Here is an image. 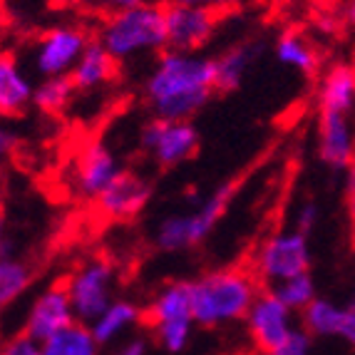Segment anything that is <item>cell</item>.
I'll use <instances>...</instances> for the list:
<instances>
[{"label":"cell","instance_id":"cell-1","mask_svg":"<svg viewBox=\"0 0 355 355\" xmlns=\"http://www.w3.org/2000/svg\"><path fill=\"white\" fill-rule=\"evenodd\" d=\"M216 92V67L211 58L164 50L157 55L144 83V100L154 117L189 122Z\"/></svg>","mask_w":355,"mask_h":355},{"label":"cell","instance_id":"cell-2","mask_svg":"<svg viewBox=\"0 0 355 355\" xmlns=\"http://www.w3.org/2000/svg\"><path fill=\"white\" fill-rule=\"evenodd\" d=\"M261 293L256 273L243 268H221L191 281V311L202 328H219L243 320Z\"/></svg>","mask_w":355,"mask_h":355},{"label":"cell","instance_id":"cell-3","mask_svg":"<svg viewBox=\"0 0 355 355\" xmlns=\"http://www.w3.org/2000/svg\"><path fill=\"white\" fill-rule=\"evenodd\" d=\"M97 42L117 62L130 60L135 55L164 53L166 50V28H164V6H142L130 10L112 12L100 25Z\"/></svg>","mask_w":355,"mask_h":355},{"label":"cell","instance_id":"cell-4","mask_svg":"<svg viewBox=\"0 0 355 355\" xmlns=\"http://www.w3.org/2000/svg\"><path fill=\"white\" fill-rule=\"evenodd\" d=\"M157 343L166 353H182L191 340L194 311H191V281H174L154 296L144 313Z\"/></svg>","mask_w":355,"mask_h":355},{"label":"cell","instance_id":"cell-5","mask_svg":"<svg viewBox=\"0 0 355 355\" xmlns=\"http://www.w3.org/2000/svg\"><path fill=\"white\" fill-rule=\"evenodd\" d=\"M311 271V243L308 234L284 229L263 239L254 256V273L261 284L276 286L286 279Z\"/></svg>","mask_w":355,"mask_h":355},{"label":"cell","instance_id":"cell-6","mask_svg":"<svg viewBox=\"0 0 355 355\" xmlns=\"http://www.w3.org/2000/svg\"><path fill=\"white\" fill-rule=\"evenodd\" d=\"M70 293L72 311L77 323L89 326L97 315L105 311L112 298L114 288V266L107 259H89L83 266H77L75 273L65 281Z\"/></svg>","mask_w":355,"mask_h":355},{"label":"cell","instance_id":"cell-7","mask_svg":"<svg viewBox=\"0 0 355 355\" xmlns=\"http://www.w3.org/2000/svg\"><path fill=\"white\" fill-rule=\"evenodd\" d=\"M139 144L162 169L189 162L199 152V132L191 122H172L154 117L142 127Z\"/></svg>","mask_w":355,"mask_h":355},{"label":"cell","instance_id":"cell-8","mask_svg":"<svg viewBox=\"0 0 355 355\" xmlns=\"http://www.w3.org/2000/svg\"><path fill=\"white\" fill-rule=\"evenodd\" d=\"M243 323H246L251 343L261 353H276L288 340L291 333L298 328L293 323V311L271 288L261 291L256 296L254 306L249 308Z\"/></svg>","mask_w":355,"mask_h":355},{"label":"cell","instance_id":"cell-9","mask_svg":"<svg viewBox=\"0 0 355 355\" xmlns=\"http://www.w3.org/2000/svg\"><path fill=\"white\" fill-rule=\"evenodd\" d=\"M219 12L207 8L179 6L169 3L164 6V28H166V50L177 53H196L216 33Z\"/></svg>","mask_w":355,"mask_h":355},{"label":"cell","instance_id":"cell-10","mask_svg":"<svg viewBox=\"0 0 355 355\" xmlns=\"http://www.w3.org/2000/svg\"><path fill=\"white\" fill-rule=\"evenodd\" d=\"M87 45L89 35L75 25H58L45 30L35 45V70L42 77L70 75Z\"/></svg>","mask_w":355,"mask_h":355},{"label":"cell","instance_id":"cell-11","mask_svg":"<svg viewBox=\"0 0 355 355\" xmlns=\"http://www.w3.org/2000/svg\"><path fill=\"white\" fill-rule=\"evenodd\" d=\"M72 323H77V318L75 311H72L67 284H53L50 288L42 291L30 306L28 318H25V333L45 343L48 338L58 336L60 331L70 328Z\"/></svg>","mask_w":355,"mask_h":355},{"label":"cell","instance_id":"cell-12","mask_svg":"<svg viewBox=\"0 0 355 355\" xmlns=\"http://www.w3.org/2000/svg\"><path fill=\"white\" fill-rule=\"evenodd\" d=\"M318 159L336 172H345L355 162V122L350 114H318Z\"/></svg>","mask_w":355,"mask_h":355},{"label":"cell","instance_id":"cell-13","mask_svg":"<svg viewBox=\"0 0 355 355\" xmlns=\"http://www.w3.org/2000/svg\"><path fill=\"white\" fill-rule=\"evenodd\" d=\"M152 199V184L144 177L135 172H119L105 191L95 199L100 214L110 216V219H130L137 216Z\"/></svg>","mask_w":355,"mask_h":355},{"label":"cell","instance_id":"cell-14","mask_svg":"<svg viewBox=\"0 0 355 355\" xmlns=\"http://www.w3.org/2000/svg\"><path fill=\"white\" fill-rule=\"evenodd\" d=\"M122 172L117 157L102 142H89L77 159V189L87 199H97Z\"/></svg>","mask_w":355,"mask_h":355},{"label":"cell","instance_id":"cell-15","mask_svg":"<svg viewBox=\"0 0 355 355\" xmlns=\"http://www.w3.org/2000/svg\"><path fill=\"white\" fill-rule=\"evenodd\" d=\"M318 112H343L355 110V67L338 62L323 72L318 83Z\"/></svg>","mask_w":355,"mask_h":355},{"label":"cell","instance_id":"cell-16","mask_svg":"<svg viewBox=\"0 0 355 355\" xmlns=\"http://www.w3.org/2000/svg\"><path fill=\"white\" fill-rule=\"evenodd\" d=\"M35 87L20 70L18 60L0 53V117H20L33 105Z\"/></svg>","mask_w":355,"mask_h":355},{"label":"cell","instance_id":"cell-17","mask_svg":"<svg viewBox=\"0 0 355 355\" xmlns=\"http://www.w3.org/2000/svg\"><path fill=\"white\" fill-rule=\"evenodd\" d=\"M117 75V60L107 53L97 40H89L83 58L72 67L70 80L77 92H95L102 85L112 83Z\"/></svg>","mask_w":355,"mask_h":355},{"label":"cell","instance_id":"cell-18","mask_svg":"<svg viewBox=\"0 0 355 355\" xmlns=\"http://www.w3.org/2000/svg\"><path fill=\"white\" fill-rule=\"evenodd\" d=\"M236 191H239L236 179L224 182L219 189H214V194L209 196L207 202L199 204V209H194L191 214H184V224H187V234H189V246L202 243L211 234L214 226L219 224V219L224 216L226 209H229L231 199L236 196Z\"/></svg>","mask_w":355,"mask_h":355},{"label":"cell","instance_id":"cell-19","mask_svg":"<svg viewBox=\"0 0 355 355\" xmlns=\"http://www.w3.org/2000/svg\"><path fill=\"white\" fill-rule=\"evenodd\" d=\"M261 55V42L256 40H243L231 45L229 50L214 60L216 67V92H234L241 87V83L246 80L249 70L254 67L256 58Z\"/></svg>","mask_w":355,"mask_h":355},{"label":"cell","instance_id":"cell-20","mask_svg":"<svg viewBox=\"0 0 355 355\" xmlns=\"http://www.w3.org/2000/svg\"><path fill=\"white\" fill-rule=\"evenodd\" d=\"M144 318V311L137 303L127 301V298H114L110 306L89 323V331L95 336V340L100 345H107L117 340L125 331H130L132 326H137Z\"/></svg>","mask_w":355,"mask_h":355},{"label":"cell","instance_id":"cell-21","mask_svg":"<svg viewBox=\"0 0 355 355\" xmlns=\"http://www.w3.org/2000/svg\"><path fill=\"white\" fill-rule=\"evenodd\" d=\"M273 55L281 65L288 67V70H296L301 75H315L320 67L318 50L308 42L306 35H301L298 30H286L276 37V45H273Z\"/></svg>","mask_w":355,"mask_h":355},{"label":"cell","instance_id":"cell-22","mask_svg":"<svg viewBox=\"0 0 355 355\" xmlns=\"http://www.w3.org/2000/svg\"><path fill=\"white\" fill-rule=\"evenodd\" d=\"M35 281V268L28 261L0 259V313L18 301Z\"/></svg>","mask_w":355,"mask_h":355},{"label":"cell","instance_id":"cell-23","mask_svg":"<svg viewBox=\"0 0 355 355\" xmlns=\"http://www.w3.org/2000/svg\"><path fill=\"white\" fill-rule=\"evenodd\" d=\"M100 343L95 340L89 326L72 323L70 328L60 331L58 336L48 338L42 343V355H97Z\"/></svg>","mask_w":355,"mask_h":355},{"label":"cell","instance_id":"cell-24","mask_svg":"<svg viewBox=\"0 0 355 355\" xmlns=\"http://www.w3.org/2000/svg\"><path fill=\"white\" fill-rule=\"evenodd\" d=\"M343 308L345 306H338L328 298H315L301 311V328L313 338H336Z\"/></svg>","mask_w":355,"mask_h":355},{"label":"cell","instance_id":"cell-25","mask_svg":"<svg viewBox=\"0 0 355 355\" xmlns=\"http://www.w3.org/2000/svg\"><path fill=\"white\" fill-rule=\"evenodd\" d=\"M75 92L77 89H75V85H72L70 75L45 77V80L35 87L33 105L45 114H60L72 102V95H75Z\"/></svg>","mask_w":355,"mask_h":355},{"label":"cell","instance_id":"cell-26","mask_svg":"<svg viewBox=\"0 0 355 355\" xmlns=\"http://www.w3.org/2000/svg\"><path fill=\"white\" fill-rule=\"evenodd\" d=\"M271 291L293 311V313H301L303 308L311 306V303L318 298V293H315V281L311 279V273H301V276L281 281V284L271 286Z\"/></svg>","mask_w":355,"mask_h":355},{"label":"cell","instance_id":"cell-27","mask_svg":"<svg viewBox=\"0 0 355 355\" xmlns=\"http://www.w3.org/2000/svg\"><path fill=\"white\" fill-rule=\"evenodd\" d=\"M0 355H42V343L23 331L0 345Z\"/></svg>","mask_w":355,"mask_h":355},{"label":"cell","instance_id":"cell-28","mask_svg":"<svg viewBox=\"0 0 355 355\" xmlns=\"http://www.w3.org/2000/svg\"><path fill=\"white\" fill-rule=\"evenodd\" d=\"M311 353H313V336L298 326L296 331L288 336V340L271 355H311Z\"/></svg>","mask_w":355,"mask_h":355},{"label":"cell","instance_id":"cell-29","mask_svg":"<svg viewBox=\"0 0 355 355\" xmlns=\"http://www.w3.org/2000/svg\"><path fill=\"white\" fill-rule=\"evenodd\" d=\"M320 219V204L313 199H306L296 207V219H293V229L303 231V234H311V229H315Z\"/></svg>","mask_w":355,"mask_h":355},{"label":"cell","instance_id":"cell-30","mask_svg":"<svg viewBox=\"0 0 355 355\" xmlns=\"http://www.w3.org/2000/svg\"><path fill=\"white\" fill-rule=\"evenodd\" d=\"M336 338H340L345 345L355 350V311L350 306L343 308V315H340V323H338Z\"/></svg>","mask_w":355,"mask_h":355},{"label":"cell","instance_id":"cell-31","mask_svg":"<svg viewBox=\"0 0 355 355\" xmlns=\"http://www.w3.org/2000/svg\"><path fill=\"white\" fill-rule=\"evenodd\" d=\"M345 211H348V224L355 239V162L345 169Z\"/></svg>","mask_w":355,"mask_h":355},{"label":"cell","instance_id":"cell-32","mask_svg":"<svg viewBox=\"0 0 355 355\" xmlns=\"http://www.w3.org/2000/svg\"><path fill=\"white\" fill-rule=\"evenodd\" d=\"M18 147H20V137L15 135L10 127L0 125V159L12 157V154L18 152Z\"/></svg>","mask_w":355,"mask_h":355},{"label":"cell","instance_id":"cell-33","mask_svg":"<svg viewBox=\"0 0 355 355\" xmlns=\"http://www.w3.org/2000/svg\"><path fill=\"white\" fill-rule=\"evenodd\" d=\"M95 6L100 10H105V15H112V12L130 10V8L142 6V0H95Z\"/></svg>","mask_w":355,"mask_h":355},{"label":"cell","instance_id":"cell-34","mask_svg":"<svg viewBox=\"0 0 355 355\" xmlns=\"http://www.w3.org/2000/svg\"><path fill=\"white\" fill-rule=\"evenodd\" d=\"M179 6H194V8H207V10H224V8L234 6V0H172Z\"/></svg>","mask_w":355,"mask_h":355},{"label":"cell","instance_id":"cell-35","mask_svg":"<svg viewBox=\"0 0 355 355\" xmlns=\"http://www.w3.org/2000/svg\"><path fill=\"white\" fill-rule=\"evenodd\" d=\"M114 355H147V340L144 338H130L119 350H114Z\"/></svg>","mask_w":355,"mask_h":355},{"label":"cell","instance_id":"cell-36","mask_svg":"<svg viewBox=\"0 0 355 355\" xmlns=\"http://www.w3.org/2000/svg\"><path fill=\"white\" fill-rule=\"evenodd\" d=\"M12 256V239L10 231H8V224L0 214V259H10Z\"/></svg>","mask_w":355,"mask_h":355},{"label":"cell","instance_id":"cell-37","mask_svg":"<svg viewBox=\"0 0 355 355\" xmlns=\"http://www.w3.org/2000/svg\"><path fill=\"white\" fill-rule=\"evenodd\" d=\"M348 20L355 25V0H350V6H348Z\"/></svg>","mask_w":355,"mask_h":355},{"label":"cell","instance_id":"cell-38","mask_svg":"<svg viewBox=\"0 0 355 355\" xmlns=\"http://www.w3.org/2000/svg\"><path fill=\"white\" fill-rule=\"evenodd\" d=\"M0 211H3V172H0Z\"/></svg>","mask_w":355,"mask_h":355},{"label":"cell","instance_id":"cell-39","mask_svg":"<svg viewBox=\"0 0 355 355\" xmlns=\"http://www.w3.org/2000/svg\"><path fill=\"white\" fill-rule=\"evenodd\" d=\"M348 306H350V308H353V311H355V293H353V301H350Z\"/></svg>","mask_w":355,"mask_h":355},{"label":"cell","instance_id":"cell-40","mask_svg":"<svg viewBox=\"0 0 355 355\" xmlns=\"http://www.w3.org/2000/svg\"><path fill=\"white\" fill-rule=\"evenodd\" d=\"M249 355H271V353H261V350H256V353H249Z\"/></svg>","mask_w":355,"mask_h":355}]
</instances>
